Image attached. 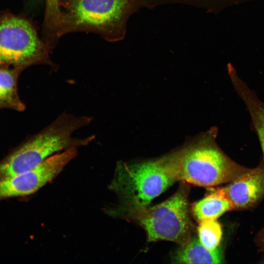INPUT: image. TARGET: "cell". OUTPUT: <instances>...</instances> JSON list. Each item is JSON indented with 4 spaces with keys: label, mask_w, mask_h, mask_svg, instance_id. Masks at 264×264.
<instances>
[{
    "label": "cell",
    "mask_w": 264,
    "mask_h": 264,
    "mask_svg": "<svg viewBox=\"0 0 264 264\" xmlns=\"http://www.w3.org/2000/svg\"><path fill=\"white\" fill-rule=\"evenodd\" d=\"M222 252L219 248L210 250L196 238H190L175 253L173 261L178 264H220Z\"/></svg>",
    "instance_id": "cell-12"
},
{
    "label": "cell",
    "mask_w": 264,
    "mask_h": 264,
    "mask_svg": "<svg viewBox=\"0 0 264 264\" xmlns=\"http://www.w3.org/2000/svg\"><path fill=\"white\" fill-rule=\"evenodd\" d=\"M78 154L77 148L57 153L35 168L0 180V199L32 194L51 180Z\"/></svg>",
    "instance_id": "cell-7"
},
{
    "label": "cell",
    "mask_w": 264,
    "mask_h": 264,
    "mask_svg": "<svg viewBox=\"0 0 264 264\" xmlns=\"http://www.w3.org/2000/svg\"><path fill=\"white\" fill-rule=\"evenodd\" d=\"M59 8V0H46L45 25L50 29H58L62 22Z\"/></svg>",
    "instance_id": "cell-14"
},
{
    "label": "cell",
    "mask_w": 264,
    "mask_h": 264,
    "mask_svg": "<svg viewBox=\"0 0 264 264\" xmlns=\"http://www.w3.org/2000/svg\"><path fill=\"white\" fill-rule=\"evenodd\" d=\"M50 64L48 51L32 25L14 16L0 18V67Z\"/></svg>",
    "instance_id": "cell-5"
},
{
    "label": "cell",
    "mask_w": 264,
    "mask_h": 264,
    "mask_svg": "<svg viewBox=\"0 0 264 264\" xmlns=\"http://www.w3.org/2000/svg\"><path fill=\"white\" fill-rule=\"evenodd\" d=\"M188 195V189L182 184L172 197L156 205L136 208L120 205L109 213L142 226L149 242L169 241L181 246L190 239L192 229Z\"/></svg>",
    "instance_id": "cell-3"
},
{
    "label": "cell",
    "mask_w": 264,
    "mask_h": 264,
    "mask_svg": "<svg viewBox=\"0 0 264 264\" xmlns=\"http://www.w3.org/2000/svg\"><path fill=\"white\" fill-rule=\"evenodd\" d=\"M133 0H69L58 33L88 29L110 35L123 27Z\"/></svg>",
    "instance_id": "cell-6"
},
{
    "label": "cell",
    "mask_w": 264,
    "mask_h": 264,
    "mask_svg": "<svg viewBox=\"0 0 264 264\" xmlns=\"http://www.w3.org/2000/svg\"><path fill=\"white\" fill-rule=\"evenodd\" d=\"M228 72L236 91L249 111L259 138L264 159V103L241 79L231 65L228 66Z\"/></svg>",
    "instance_id": "cell-9"
},
{
    "label": "cell",
    "mask_w": 264,
    "mask_h": 264,
    "mask_svg": "<svg viewBox=\"0 0 264 264\" xmlns=\"http://www.w3.org/2000/svg\"><path fill=\"white\" fill-rule=\"evenodd\" d=\"M176 180L203 187L230 182L247 169L229 158L208 134L170 154Z\"/></svg>",
    "instance_id": "cell-2"
},
{
    "label": "cell",
    "mask_w": 264,
    "mask_h": 264,
    "mask_svg": "<svg viewBox=\"0 0 264 264\" xmlns=\"http://www.w3.org/2000/svg\"><path fill=\"white\" fill-rule=\"evenodd\" d=\"M176 181L168 154L137 163L119 162L110 187L122 199L121 205L139 208L149 206Z\"/></svg>",
    "instance_id": "cell-4"
},
{
    "label": "cell",
    "mask_w": 264,
    "mask_h": 264,
    "mask_svg": "<svg viewBox=\"0 0 264 264\" xmlns=\"http://www.w3.org/2000/svg\"><path fill=\"white\" fill-rule=\"evenodd\" d=\"M234 209L228 198L225 188H220L194 203L191 212L198 222L207 220H216L224 213Z\"/></svg>",
    "instance_id": "cell-10"
},
{
    "label": "cell",
    "mask_w": 264,
    "mask_h": 264,
    "mask_svg": "<svg viewBox=\"0 0 264 264\" xmlns=\"http://www.w3.org/2000/svg\"><path fill=\"white\" fill-rule=\"evenodd\" d=\"M199 223L198 233L199 242L209 249L218 248L222 235L220 224L216 220H207Z\"/></svg>",
    "instance_id": "cell-13"
},
{
    "label": "cell",
    "mask_w": 264,
    "mask_h": 264,
    "mask_svg": "<svg viewBox=\"0 0 264 264\" xmlns=\"http://www.w3.org/2000/svg\"><path fill=\"white\" fill-rule=\"evenodd\" d=\"M23 69L0 67V110L23 111L26 109L18 91V79Z\"/></svg>",
    "instance_id": "cell-11"
},
{
    "label": "cell",
    "mask_w": 264,
    "mask_h": 264,
    "mask_svg": "<svg viewBox=\"0 0 264 264\" xmlns=\"http://www.w3.org/2000/svg\"><path fill=\"white\" fill-rule=\"evenodd\" d=\"M226 187V195L234 209L252 206L264 196V170L258 167L247 169Z\"/></svg>",
    "instance_id": "cell-8"
},
{
    "label": "cell",
    "mask_w": 264,
    "mask_h": 264,
    "mask_svg": "<svg viewBox=\"0 0 264 264\" xmlns=\"http://www.w3.org/2000/svg\"><path fill=\"white\" fill-rule=\"evenodd\" d=\"M92 117L63 112L52 123L30 136L0 161V179L30 170L50 156L62 151L87 146L95 138H76L72 134L88 125Z\"/></svg>",
    "instance_id": "cell-1"
}]
</instances>
